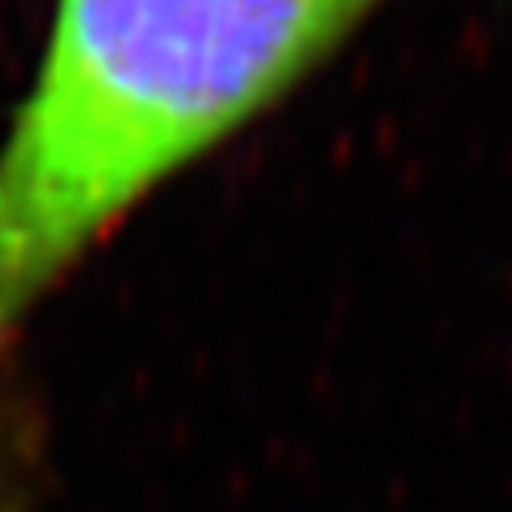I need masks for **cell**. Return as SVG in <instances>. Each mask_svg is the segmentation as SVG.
I'll return each instance as SVG.
<instances>
[{"label":"cell","instance_id":"6da1fadb","mask_svg":"<svg viewBox=\"0 0 512 512\" xmlns=\"http://www.w3.org/2000/svg\"><path fill=\"white\" fill-rule=\"evenodd\" d=\"M379 0H53L0 138V355L146 198L287 97Z\"/></svg>","mask_w":512,"mask_h":512}]
</instances>
